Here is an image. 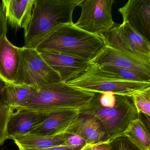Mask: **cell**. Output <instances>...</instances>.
<instances>
[{"label":"cell","instance_id":"obj_1","mask_svg":"<svg viewBox=\"0 0 150 150\" xmlns=\"http://www.w3.org/2000/svg\"><path fill=\"white\" fill-rule=\"evenodd\" d=\"M105 46L100 35L84 31L73 23L57 27L35 49L39 53H60L90 62Z\"/></svg>","mask_w":150,"mask_h":150},{"label":"cell","instance_id":"obj_2","mask_svg":"<svg viewBox=\"0 0 150 150\" xmlns=\"http://www.w3.org/2000/svg\"><path fill=\"white\" fill-rule=\"evenodd\" d=\"M80 0H35L31 20L24 31V47L35 49L51 32L73 23V13Z\"/></svg>","mask_w":150,"mask_h":150},{"label":"cell","instance_id":"obj_3","mask_svg":"<svg viewBox=\"0 0 150 150\" xmlns=\"http://www.w3.org/2000/svg\"><path fill=\"white\" fill-rule=\"evenodd\" d=\"M95 93L61 81L36 89L18 108L35 110H79L91 101Z\"/></svg>","mask_w":150,"mask_h":150},{"label":"cell","instance_id":"obj_4","mask_svg":"<svg viewBox=\"0 0 150 150\" xmlns=\"http://www.w3.org/2000/svg\"><path fill=\"white\" fill-rule=\"evenodd\" d=\"M116 95L115 106H101L94 96L91 101L79 110L80 114L95 117L104 128L108 141L122 136L133 120L139 117L131 96Z\"/></svg>","mask_w":150,"mask_h":150},{"label":"cell","instance_id":"obj_5","mask_svg":"<svg viewBox=\"0 0 150 150\" xmlns=\"http://www.w3.org/2000/svg\"><path fill=\"white\" fill-rule=\"evenodd\" d=\"M67 84L93 93L111 92L115 95L126 96H132L138 91L150 87V82L124 79L93 64L81 75Z\"/></svg>","mask_w":150,"mask_h":150},{"label":"cell","instance_id":"obj_6","mask_svg":"<svg viewBox=\"0 0 150 150\" xmlns=\"http://www.w3.org/2000/svg\"><path fill=\"white\" fill-rule=\"evenodd\" d=\"M62 81L35 49L21 48L20 66L15 85L28 86L35 89Z\"/></svg>","mask_w":150,"mask_h":150},{"label":"cell","instance_id":"obj_7","mask_svg":"<svg viewBox=\"0 0 150 150\" xmlns=\"http://www.w3.org/2000/svg\"><path fill=\"white\" fill-rule=\"evenodd\" d=\"M100 35L106 46L150 64V42L128 23H115L109 30Z\"/></svg>","mask_w":150,"mask_h":150},{"label":"cell","instance_id":"obj_8","mask_svg":"<svg viewBox=\"0 0 150 150\" xmlns=\"http://www.w3.org/2000/svg\"><path fill=\"white\" fill-rule=\"evenodd\" d=\"M115 2L114 0H80L78 6L81 8V13L74 24L93 35L107 32L115 23L112 16Z\"/></svg>","mask_w":150,"mask_h":150},{"label":"cell","instance_id":"obj_9","mask_svg":"<svg viewBox=\"0 0 150 150\" xmlns=\"http://www.w3.org/2000/svg\"><path fill=\"white\" fill-rule=\"evenodd\" d=\"M79 110L60 109L39 110V123L28 134L55 136L66 129L79 115Z\"/></svg>","mask_w":150,"mask_h":150},{"label":"cell","instance_id":"obj_10","mask_svg":"<svg viewBox=\"0 0 150 150\" xmlns=\"http://www.w3.org/2000/svg\"><path fill=\"white\" fill-rule=\"evenodd\" d=\"M47 64L59 75L62 82L67 83L81 75L90 66V62L60 53L40 52Z\"/></svg>","mask_w":150,"mask_h":150},{"label":"cell","instance_id":"obj_11","mask_svg":"<svg viewBox=\"0 0 150 150\" xmlns=\"http://www.w3.org/2000/svg\"><path fill=\"white\" fill-rule=\"evenodd\" d=\"M126 23L150 42V0H129L118 9Z\"/></svg>","mask_w":150,"mask_h":150},{"label":"cell","instance_id":"obj_12","mask_svg":"<svg viewBox=\"0 0 150 150\" xmlns=\"http://www.w3.org/2000/svg\"><path fill=\"white\" fill-rule=\"evenodd\" d=\"M61 133L77 135L87 144L93 145L108 141L107 134L102 125L95 117L90 115L79 114Z\"/></svg>","mask_w":150,"mask_h":150},{"label":"cell","instance_id":"obj_13","mask_svg":"<svg viewBox=\"0 0 150 150\" xmlns=\"http://www.w3.org/2000/svg\"><path fill=\"white\" fill-rule=\"evenodd\" d=\"M89 62L100 66L114 67L140 72L150 75V64L143 63L107 46H105Z\"/></svg>","mask_w":150,"mask_h":150},{"label":"cell","instance_id":"obj_14","mask_svg":"<svg viewBox=\"0 0 150 150\" xmlns=\"http://www.w3.org/2000/svg\"><path fill=\"white\" fill-rule=\"evenodd\" d=\"M40 111L20 108L15 110L6 127L7 139L14 140L29 133L39 124Z\"/></svg>","mask_w":150,"mask_h":150},{"label":"cell","instance_id":"obj_15","mask_svg":"<svg viewBox=\"0 0 150 150\" xmlns=\"http://www.w3.org/2000/svg\"><path fill=\"white\" fill-rule=\"evenodd\" d=\"M21 60V48L12 44L6 36L0 43V79L8 84H13Z\"/></svg>","mask_w":150,"mask_h":150},{"label":"cell","instance_id":"obj_16","mask_svg":"<svg viewBox=\"0 0 150 150\" xmlns=\"http://www.w3.org/2000/svg\"><path fill=\"white\" fill-rule=\"evenodd\" d=\"M35 0H3L8 23L13 28L27 30L31 20Z\"/></svg>","mask_w":150,"mask_h":150},{"label":"cell","instance_id":"obj_17","mask_svg":"<svg viewBox=\"0 0 150 150\" xmlns=\"http://www.w3.org/2000/svg\"><path fill=\"white\" fill-rule=\"evenodd\" d=\"M19 148L42 149L59 146H64V134L55 136L27 134L14 139Z\"/></svg>","mask_w":150,"mask_h":150},{"label":"cell","instance_id":"obj_18","mask_svg":"<svg viewBox=\"0 0 150 150\" xmlns=\"http://www.w3.org/2000/svg\"><path fill=\"white\" fill-rule=\"evenodd\" d=\"M123 135L140 150H150V131L139 115L131 122Z\"/></svg>","mask_w":150,"mask_h":150},{"label":"cell","instance_id":"obj_19","mask_svg":"<svg viewBox=\"0 0 150 150\" xmlns=\"http://www.w3.org/2000/svg\"><path fill=\"white\" fill-rule=\"evenodd\" d=\"M35 90L28 86L6 83L3 90L4 102L14 110L20 108Z\"/></svg>","mask_w":150,"mask_h":150},{"label":"cell","instance_id":"obj_20","mask_svg":"<svg viewBox=\"0 0 150 150\" xmlns=\"http://www.w3.org/2000/svg\"><path fill=\"white\" fill-rule=\"evenodd\" d=\"M102 70L127 80L139 82H150V75L140 72L111 66H100Z\"/></svg>","mask_w":150,"mask_h":150},{"label":"cell","instance_id":"obj_21","mask_svg":"<svg viewBox=\"0 0 150 150\" xmlns=\"http://www.w3.org/2000/svg\"><path fill=\"white\" fill-rule=\"evenodd\" d=\"M131 97L138 114L150 117V87L136 92Z\"/></svg>","mask_w":150,"mask_h":150},{"label":"cell","instance_id":"obj_22","mask_svg":"<svg viewBox=\"0 0 150 150\" xmlns=\"http://www.w3.org/2000/svg\"><path fill=\"white\" fill-rule=\"evenodd\" d=\"M14 110L7 105L0 107V146L7 139L6 127L8 119Z\"/></svg>","mask_w":150,"mask_h":150},{"label":"cell","instance_id":"obj_23","mask_svg":"<svg viewBox=\"0 0 150 150\" xmlns=\"http://www.w3.org/2000/svg\"><path fill=\"white\" fill-rule=\"evenodd\" d=\"M110 150H141L124 135L109 142Z\"/></svg>","mask_w":150,"mask_h":150},{"label":"cell","instance_id":"obj_24","mask_svg":"<svg viewBox=\"0 0 150 150\" xmlns=\"http://www.w3.org/2000/svg\"><path fill=\"white\" fill-rule=\"evenodd\" d=\"M62 134V133H61ZM64 134L65 139L64 146L72 148L81 149L87 144L81 138L77 135L71 133Z\"/></svg>","mask_w":150,"mask_h":150},{"label":"cell","instance_id":"obj_25","mask_svg":"<svg viewBox=\"0 0 150 150\" xmlns=\"http://www.w3.org/2000/svg\"><path fill=\"white\" fill-rule=\"evenodd\" d=\"M8 31V21L4 7H0V43L5 36Z\"/></svg>","mask_w":150,"mask_h":150},{"label":"cell","instance_id":"obj_26","mask_svg":"<svg viewBox=\"0 0 150 150\" xmlns=\"http://www.w3.org/2000/svg\"><path fill=\"white\" fill-rule=\"evenodd\" d=\"M89 150H110L109 142L103 141L92 145Z\"/></svg>","mask_w":150,"mask_h":150},{"label":"cell","instance_id":"obj_27","mask_svg":"<svg viewBox=\"0 0 150 150\" xmlns=\"http://www.w3.org/2000/svg\"><path fill=\"white\" fill-rule=\"evenodd\" d=\"M19 150H80L81 149L72 148L66 146H59L46 149H28V148H19Z\"/></svg>","mask_w":150,"mask_h":150},{"label":"cell","instance_id":"obj_28","mask_svg":"<svg viewBox=\"0 0 150 150\" xmlns=\"http://www.w3.org/2000/svg\"><path fill=\"white\" fill-rule=\"evenodd\" d=\"M6 83L0 79V107L7 105L4 102L3 96V90Z\"/></svg>","mask_w":150,"mask_h":150},{"label":"cell","instance_id":"obj_29","mask_svg":"<svg viewBox=\"0 0 150 150\" xmlns=\"http://www.w3.org/2000/svg\"><path fill=\"white\" fill-rule=\"evenodd\" d=\"M91 146H92V145L87 144L83 148H81V149L80 150H90V148H91Z\"/></svg>","mask_w":150,"mask_h":150},{"label":"cell","instance_id":"obj_30","mask_svg":"<svg viewBox=\"0 0 150 150\" xmlns=\"http://www.w3.org/2000/svg\"><path fill=\"white\" fill-rule=\"evenodd\" d=\"M1 4H0V7H1Z\"/></svg>","mask_w":150,"mask_h":150}]
</instances>
